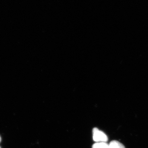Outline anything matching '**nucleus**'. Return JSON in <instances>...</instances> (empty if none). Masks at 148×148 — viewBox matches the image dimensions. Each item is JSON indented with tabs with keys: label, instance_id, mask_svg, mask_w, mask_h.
<instances>
[{
	"label": "nucleus",
	"instance_id": "obj_1",
	"mask_svg": "<svg viewBox=\"0 0 148 148\" xmlns=\"http://www.w3.org/2000/svg\"><path fill=\"white\" fill-rule=\"evenodd\" d=\"M93 140L96 143H106L108 141V137L107 135L97 128H94L92 130Z\"/></svg>",
	"mask_w": 148,
	"mask_h": 148
},
{
	"label": "nucleus",
	"instance_id": "obj_2",
	"mask_svg": "<svg viewBox=\"0 0 148 148\" xmlns=\"http://www.w3.org/2000/svg\"><path fill=\"white\" fill-rule=\"evenodd\" d=\"M109 145V148H125L122 143L116 140L111 141Z\"/></svg>",
	"mask_w": 148,
	"mask_h": 148
},
{
	"label": "nucleus",
	"instance_id": "obj_3",
	"mask_svg": "<svg viewBox=\"0 0 148 148\" xmlns=\"http://www.w3.org/2000/svg\"><path fill=\"white\" fill-rule=\"evenodd\" d=\"M92 148H109V145L105 142L96 143L93 144Z\"/></svg>",
	"mask_w": 148,
	"mask_h": 148
},
{
	"label": "nucleus",
	"instance_id": "obj_4",
	"mask_svg": "<svg viewBox=\"0 0 148 148\" xmlns=\"http://www.w3.org/2000/svg\"><path fill=\"white\" fill-rule=\"evenodd\" d=\"M1 137H0V143H1Z\"/></svg>",
	"mask_w": 148,
	"mask_h": 148
},
{
	"label": "nucleus",
	"instance_id": "obj_5",
	"mask_svg": "<svg viewBox=\"0 0 148 148\" xmlns=\"http://www.w3.org/2000/svg\"><path fill=\"white\" fill-rule=\"evenodd\" d=\"M0 148H1V147H0Z\"/></svg>",
	"mask_w": 148,
	"mask_h": 148
}]
</instances>
